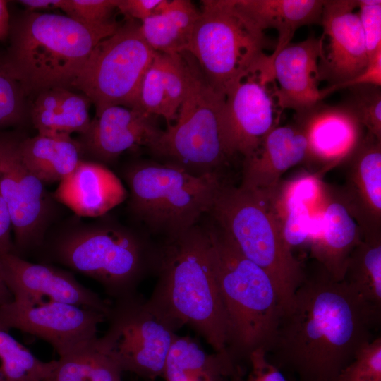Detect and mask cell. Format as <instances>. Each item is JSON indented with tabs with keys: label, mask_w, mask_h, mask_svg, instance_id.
I'll return each instance as SVG.
<instances>
[{
	"label": "cell",
	"mask_w": 381,
	"mask_h": 381,
	"mask_svg": "<svg viewBox=\"0 0 381 381\" xmlns=\"http://www.w3.org/2000/svg\"><path fill=\"white\" fill-rule=\"evenodd\" d=\"M18 147L23 163L44 185L62 181L83 156L79 141L71 135L37 134L20 138Z\"/></svg>",
	"instance_id": "484cf974"
},
{
	"label": "cell",
	"mask_w": 381,
	"mask_h": 381,
	"mask_svg": "<svg viewBox=\"0 0 381 381\" xmlns=\"http://www.w3.org/2000/svg\"><path fill=\"white\" fill-rule=\"evenodd\" d=\"M187 51L219 95L253 75L265 56L267 40L235 0H203Z\"/></svg>",
	"instance_id": "ba28073f"
},
{
	"label": "cell",
	"mask_w": 381,
	"mask_h": 381,
	"mask_svg": "<svg viewBox=\"0 0 381 381\" xmlns=\"http://www.w3.org/2000/svg\"><path fill=\"white\" fill-rule=\"evenodd\" d=\"M234 365L216 354H207L193 340L176 336L168 351L162 377L166 381H222L233 374Z\"/></svg>",
	"instance_id": "83f0119b"
},
{
	"label": "cell",
	"mask_w": 381,
	"mask_h": 381,
	"mask_svg": "<svg viewBox=\"0 0 381 381\" xmlns=\"http://www.w3.org/2000/svg\"><path fill=\"white\" fill-rule=\"evenodd\" d=\"M274 95L268 84L251 75L225 96L220 115L223 145L228 157L251 155L277 126Z\"/></svg>",
	"instance_id": "5bb4252c"
},
{
	"label": "cell",
	"mask_w": 381,
	"mask_h": 381,
	"mask_svg": "<svg viewBox=\"0 0 381 381\" xmlns=\"http://www.w3.org/2000/svg\"><path fill=\"white\" fill-rule=\"evenodd\" d=\"M188 85L174 123L162 131L149 149L164 163L195 176L219 174L230 158L221 134L220 115L224 97L210 85L195 60L185 52Z\"/></svg>",
	"instance_id": "9c48e42d"
},
{
	"label": "cell",
	"mask_w": 381,
	"mask_h": 381,
	"mask_svg": "<svg viewBox=\"0 0 381 381\" xmlns=\"http://www.w3.org/2000/svg\"><path fill=\"white\" fill-rule=\"evenodd\" d=\"M119 26L114 21L88 26L66 15L28 11L11 21L4 61L26 96L69 88L95 46Z\"/></svg>",
	"instance_id": "3957f363"
},
{
	"label": "cell",
	"mask_w": 381,
	"mask_h": 381,
	"mask_svg": "<svg viewBox=\"0 0 381 381\" xmlns=\"http://www.w3.org/2000/svg\"><path fill=\"white\" fill-rule=\"evenodd\" d=\"M156 54L144 40L140 23L128 20L95 46L71 87L83 92L95 108L133 109L141 80Z\"/></svg>",
	"instance_id": "30bf717a"
},
{
	"label": "cell",
	"mask_w": 381,
	"mask_h": 381,
	"mask_svg": "<svg viewBox=\"0 0 381 381\" xmlns=\"http://www.w3.org/2000/svg\"><path fill=\"white\" fill-rule=\"evenodd\" d=\"M320 54V38L311 35L270 55L274 80L278 84L274 97L281 109L299 114L322 100L319 89Z\"/></svg>",
	"instance_id": "ffe728a7"
},
{
	"label": "cell",
	"mask_w": 381,
	"mask_h": 381,
	"mask_svg": "<svg viewBox=\"0 0 381 381\" xmlns=\"http://www.w3.org/2000/svg\"><path fill=\"white\" fill-rule=\"evenodd\" d=\"M18 138L0 134V195L12 219L15 254L40 250L56 214V200L23 163Z\"/></svg>",
	"instance_id": "7c38bea8"
},
{
	"label": "cell",
	"mask_w": 381,
	"mask_h": 381,
	"mask_svg": "<svg viewBox=\"0 0 381 381\" xmlns=\"http://www.w3.org/2000/svg\"><path fill=\"white\" fill-rule=\"evenodd\" d=\"M241 252L272 279L283 310L306 273L285 242L270 198L224 182L209 212Z\"/></svg>",
	"instance_id": "8992f818"
},
{
	"label": "cell",
	"mask_w": 381,
	"mask_h": 381,
	"mask_svg": "<svg viewBox=\"0 0 381 381\" xmlns=\"http://www.w3.org/2000/svg\"><path fill=\"white\" fill-rule=\"evenodd\" d=\"M342 163L344 183L329 191L356 220L363 238L381 237V140L365 133Z\"/></svg>",
	"instance_id": "e0dca14e"
},
{
	"label": "cell",
	"mask_w": 381,
	"mask_h": 381,
	"mask_svg": "<svg viewBox=\"0 0 381 381\" xmlns=\"http://www.w3.org/2000/svg\"><path fill=\"white\" fill-rule=\"evenodd\" d=\"M357 6V0H324L318 73L328 87L356 78L370 62Z\"/></svg>",
	"instance_id": "9a60e30c"
},
{
	"label": "cell",
	"mask_w": 381,
	"mask_h": 381,
	"mask_svg": "<svg viewBox=\"0 0 381 381\" xmlns=\"http://www.w3.org/2000/svg\"><path fill=\"white\" fill-rule=\"evenodd\" d=\"M155 117L119 105L96 108L89 128L78 140L83 155L103 164L112 162L130 150L150 149L162 131Z\"/></svg>",
	"instance_id": "ac0fdd59"
},
{
	"label": "cell",
	"mask_w": 381,
	"mask_h": 381,
	"mask_svg": "<svg viewBox=\"0 0 381 381\" xmlns=\"http://www.w3.org/2000/svg\"><path fill=\"white\" fill-rule=\"evenodd\" d=\"M158 279L150 308L176 331L187 325L214 353L230 361L226 317L209 253L207 229L197 225L155 250Z\"/></svg>",
	"instance_id": "7a4b0ae2"
},
{
	"label": "cell",
	"mask_w": 381,
	"mask_h": 381,
	"mask_svg": "<svg viewBox=\"0 0 381 381\" xmlns=\"http://www.w3.org/2000/svg\"><path fill=\"white\" fill-rule=\"evenodd\" d=\"M199 15L190 1L167 0L160 13L140 23V32L157 53L187 52Z\"/></svg>",
	"instance_id": "4316f807"
},
{
	"label": "cell",
	"mask_w": 381,
	"mask_h": 381,
	"mask_svg": "<svg viewBox=\"0 0 381 381\" xmlns=\"http://www.w3.org/2000/svg\"><path fill=\"white\" fill-rule=\"evenodd\" d=\"M324 189L320 229L309 239L310 252L320 267L341 281L350 255L363 235L346 208Z\"/></svg>",
	"instance_id": "603a6c76"
},
{
	"label": "cell",
	"mask_w": 381,
	"mask_h": 381,
	"mask_svg": "<svg viewBox=\"0 0 381 381\" xmlns=\"http://www.w3.org/2000/svg\"><path fill=\"white\" fill-rule=\"evenodd\" d=\"M380 312L319 267L306 274L284 309L267 353L301 381H337L374 339Z\"/></svg>",
	"instance_id": "6da1fadb"
},
{
	"label": "cell",
	"mask_w": 381,
	"mask_h": 381,
	"mask_svg": "<svg viewBox=\"0 0 381 381\" xmlns=\"http://www.w3.org/2000/svg\"><path fill=\"white\" fill-rule=\"evenodd\" d=\"M248 361L250 371L246 381H288L277 365L269 359L265 349L255 350Z\"/></svg>",
	"instance_id": "f35d334b"
},
{
	"label": "cell",
	"mask_w": 381,
	"mask_h": 381,
	"mask_svg": "<svg viewBox=\"0 0 381 381\" xmlns=\"http://www.w3.org/2000/svg\"><path fill=\"white\" fill-rule=\"evenodd\" d=\"M237 8L261 31L274 29L273 53L290 43L301 27L320 25L324 0H235Z\"/></svg>",
	"instance_id": "cb8c5ba5"
},
{
	"label": "cell",
	"mask_w": 381,
	"mask_h": 381,
	"mask_svg": "<svg viewBox=\"0 0 381 381\" xmlns=\"http://www.w3.org/2000/svg\"><path fill=\"white\" fill-rule=\"evenodd\" d=\"M85 222L75 215L46 237L40 252L99 282L113 301L137 294L155 250L135 234L103 219Z\"/></svg>",
	"instance_id": "5b68a950"
},
{
	"label": "cell",
	"mask_w": 381,
	"mask_h": 381,
	"mask_svg": "<svg viewBox=\"0 0 381 381\" xmlns=\"http://www.w3.org/2000/svg\"><path fill=\"white\" fill-rule=\"evenodd\" d=\"M294 123L307 138L305 162L320 165L322 172L342 163L364 136L363 126L345 103L330 105L321 101L295 114Z\"/></svg>",
	"instance_id": "d6986e66"
},
{
	"label": "cell",
	"mask_w": 381,
	"mask_h": 381,
	"mask_svg": "<svg viewBox=\"0 0 381 381\" xmlns=\"http://www.w3.org/2000/svg\"><path fill=\"white\" fill-rule=\"evenodd\" d=\"M133 109L148 115L165 117V95L158 53L143 75Z\"/></svg>",
	"instance_id": "836d02e7"
},
{
	"label": "cell",
	"mask_w": 381,
	"mask_h": 381,
	"mask_svg": "<svg viewBox=\"0 0 381 381\" xmlns=\"http://www.w3.org/2000/svg\"><path fill=\"white\" fill-rule=\"evenodd\" d=\"M342 280L365 302L381 309V237L363 238L350 255Z\"/></svg>",
	"instance_id": "f1b7e54d"
},
{
	"label": "cell",
	"mask_w": 381,
	"mask_h": 381,
	"mask_svg": "<svg viewBox=\"0 0 381 381\" xmlns=\"http://www.w3.org/2000/svg\"><path fill=\"white\" fill-rule=\"evenodd\" d=\"M337 381H381V337L363 346L339 373Z\"/></svg>",
	"instance_id": "d590c367"
},
{
	"label": "cell",
	"mask_w": 381,
	"mask_h": 381,
	"mask_svg": "<svg viewBox=\"0 0 381 381\" xmlns=\"http://www.w3.org/2000/svg\"><path fill=\"white\" fill-rule=\"evenodd\" d=\"M308 142L295 123L276 126L262 139L257 150L243 159L241 186L270 197L290 168L305 162Z\"/></svg>",
	"instance_id": "44dd1931"
},
{
	"label": "cell",
	"mask_w": 381,
	"mask_h": 381,
	"mask_svg": "<svg viewBox=\"0 0 381 381\" xmlns=\"http://www.w3.org/2000/svg\"><path fill=\"white\" fill-rule=\"evenodd\" d=\"M27 8L28 11L60 8L62 0H23L18 1Z\"/></svg>",
	"instance_id": "7bdbcfd3"
},
{
	"label": "cell",
	"mask_w": 381,
	"mask_h": 381,
	"mask_svg": "<svg viewBox=\"0 0 381 381\" xmlns=\"http://www.w3.org/2000/svg\"><path fill=\"white\" fill-rule=\"evenodd\" d=\"M108 327L96 346L122 372L153 381L162 377L169 348L177 336L138 294L111 301Z\"/></svg>",
	"instance_id": "8fae6325"
},
{
	"label": "cell",
	"mask_w": 381,
	"mask_h": 381,
	"mask_svg": "<svg viewBox=\"0 0 381 381\" xmlns=\"http://www.w3.org/2000/svg\"><path fill=\"white\" fill-rule=\"evenodd\" d=\"M25 94L0 55V126L20 123L25 114Z\"/></svg>",
	"instance_id": "e575fe53"
},
{
	"label": "cell",
	"mask_w": 381,
	"mask_h": 381,
	"mask_svg": "<svg viewBox=\"0 0 381 381\" xmlns=\"http://www.w3.org/2000/svg\"><path fill=\"white\" fill-rule=\"evenodd\" d=\"M53 195L75 216L98 218L123 202L128 193L120 179L103 164L82 159L59 182Z\"/></svg>",
	"instance_id": "7402d4cb"
},
{
	"label": "cell",
	"mask_w": 381,
	"mask_h": 381,
	"mask_svg": "<svg viewBox=\"0 0 381 381\" xmlns=\"http://www.w3.org/2000/svg\"><path fill=\"white\" fill-rule=\"evenodd\" d=\"M13 300V296L4 280L0 265V306L8 303Z\"/></svg>",
	"instance_id": "f6af8a7d"
},
{
	"label": "cell",
	"mask_w": 381,
	"mask_h": 381,
	"mask_svg": "<svg viewBox=\"0 0 381 381\" xmlns=\"http://www.w3.org/2000/svg\"><path fill=\"white\" fill-rule=\"evenodd\" d=\"M167 0H118V9L128 20L140 23L159 13Z\"/></svg>",
	"instance_id": "ab89813d"
},
{
	"label": "cell",
	"mask_w": 381,
	"mask_h": 381,
	"mask_svg": "<svg viewBox=\"0 0 381 381\" xmlns=\"http://www.w3.org/2000/svg\"><path fill=\"white\" fill-rule=\"evenodd\" d=\"M361 85L381 86V51L370 60L367 68L358 77L339 85L327 87L320 92L324 99L336 90Z\"/></svg>",
	"instance_id": "60d3db41"
},
{
	"label": "cell",
	"mask_w": 381,
	"mask_h": 381,
	"mask_svg": "<svg viewBox=\"0 0 381 381\" xmlns=\"http://www.w3.org/2000/svg\"><path fill=\"white\" fill-rule=\"evenodd\" d=\"M9 330L0 324V381H42L47 378L57 360L39 359Z\"/></svg>",
	"instance_id": "4dcf8cb0"
},
{
	"label": "cell",
	"mask_w": 381,
	"mask_h": 381,
	"mask_svg": "<svg viewBox=\"0 0 381 381\" xmlns=\"http://www.w3.org/2000/svg\"><path fill=\"white\" fill-rule=\"evenodd\" d=\"M8 1L0 0V41L6 40L9 35L11 20Z\"/></svg>",
	"instance_id": "ee69618b"
},
{
	"label": "cell",
	"mask_w": 381,
	"mask_h": 381,
	"mask_svg": "<svg viewBox=\"0 0 381 381\" xmlns=\"http://www.w3.org/2000/svg\"><path fill=\"white\" fill-rule=\"evenodd\" d=\"M357 14L369 58L381 51V1L357 0Z\"/></svg>",
	"instance_id": "74e56055"
},
{
	"label": "cell",
	"mask_w": 381,
	"mask_h": 381,
	"mask_svg": "<svg viewBox=\"0 0 381 381\" xmlns=\"http://www.w3.org/2000/svg\"><path fill=\"white\" fill-rule=\"evenodd\" d=\"M121 373L95 343L59 358L50 375L42 381H122Z\"/></svg>",
	"instance_id": "f546056e"
},
{
	"label": "cell",
	"mask_w": 381,
	"mask_h": 381,
	"mask_svg": "<svg viewBox=\"0 0 381 381\" xmlns=\"http://www.w3.org/2000/svg\"><path fill=\"white\" fill-rule=\"evenodd\" d=\"M0 265L13 299L64 303L107 315L109 312L111 301L81 284L69 271L48 263L29 262L13 253L1 255Z\"/></svg>",
	"instance_id": "2e32d148"
},
{
	"label": "cell",
	"mask_w": 381,
	"mask_h": 381,
	"mask_svg": "<svg viewBox=\"0 0 381 381\" xmlns=\"http://www.w3.org/2000/svg\"><path fill=\"white\" fill-rule=\"evenodd\" d=\"M162 83L165 95L167 126L176 119L188 85V68L185 54H159Z\"/></svg>",
	"instance_id": "1f68e13d"
},
{
	"label": "cell",
	"mask_w": 381,
	"mask_h": 381,
	"mask_svg": "<svg viewBox=\"0 0 381 381\" xmlns=\"http://www.w3.org/2000/svg\"><path fill=\"white\" fill-rule=\"evenodd\" d=\"M107 315L98 310L53 302L13 299L0 306V324L36 336L64 357L95 344Z\"/></svg>",
	"instance_id": "4fadbf2b"
},
{
	"label": "cell",
	"mask_w": 381,
	"mask_h": 381,
	"mask_svg": "<svg viewBox=\"0 0 381 381\" xmlns=\"http://www.w3.org/2000/svg\"><path fill=\"white\" fill-rule=\"evenodd\" d=\"M128 210L151 231L176 238L209 213L223 181L220 175L195 176L167 163L140 162L127 167Z\"/></svg>",
	"instance_id": "52a82bcc"
},
{
	"label": "cell",
	"mask_w": 381,
	"mask_h": 381,
	"mask_svg": "<svg viewBox=\"0 0 381 381\" xmlns=\"http://www.w3.org/2000/svg\"><path fill=\"white\" fill-rule=\"evenodd\" d=\"M350 94L344 102L353 111L366 133L381 140V90L371 85L349 87Z\"/></svg>",
	"instance_id": "d6a6232c"
},
{
	"label": "cell",
	"mask_w": 381,
	"mask_h": 381,
	"mask_svg": "<svg viewBox=\"0 0 381 381\" xmlns=\"http://www.w3.org/2000/svg\"><path fill=\"white\" fill-rule=\"evenodd\" d=\"M209 253L226 322V349L235 365L256 349L268 351L282 304L270 275L247 258L214 223L206 228Z\"/></svg>",
	"instance_id": "277c9868"
},
{
	"label": "cell",
	"mask_w": 381,
	"mask_h": 381,
	"mask_svg": "<svg viewBox=\"0 0 381 381\" xmlns=\"http://www.w3.org/2000/svg\"><path fill=\"white\" fill-rule=\"evenodd\" d=\"M12 219L8 207L0 195V255L15 253L14 243L11 239Z\"/></svg>",
	"instance_id": "b9f144b4"
},
{
	"label": "cell",
	"mask_w": 381,
	"mask_h": 381,
	"mask_svg": "<svg viewBox=\"0 0 381 381\" xmlns=\"http://www.w3.org/2000/svg\"><path fill=\"white\" fill-rule=\"evenodd\" d=\"M118 0H62L60 8L66 16L88 26H100L112 20Z\"/></svg>",
	"instance_id": "8d00e7d4"
},
{
	"label": "cell",
	"mask_w": 381,
	"mask_h": 381,
	"mask_svg": "<svg viewBox=\"0 0 381 381\" xmlns=\"http://www.w3.org/2000/svg\"><path fill=\"white\" fill-rule=\"evenodd\" d=\"M90 99L65 87H54L36 95L30 116L38 134H83L89 128Z\"/></svg>",
	"instance_id": "d4e9b609"
}]
</instances>
